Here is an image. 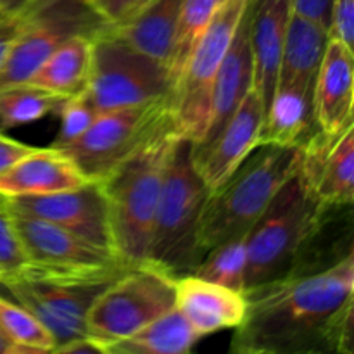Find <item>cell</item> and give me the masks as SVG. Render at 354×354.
<instances>
[{"mask_svg":"<svg viewBox=\"0 0 354 354\" xmlns=\"http://www.w3.org/2000/svg\"><path fill=\"white\" fill-rule=\"evenodd\" d=\"M313 127V90L277 85L265 113L259 145H301Z\"/></svg>","mask_w":354,"mask_h":354,"instance_id":"obj_23","label":"cell"},{"mask_svg":"<svg viewBox=\"0 0 354 354\" xmlns=\"http://www.w3.org/2000/svg\"><path fill=\"white\" fill-rule=\"evenodd\" d=\"M95 12L106 21L107 26L116 28L127 23L151 0H88Z\"/></svg>","mask_w":354,"mask_h":354,"instance_id":"obj_32","label":"cell"},{"mask_svg":"<svg viewBox=\"0 0 354 354\" xmlns=\"http://www.w3.org/2000/svg\"><path fill=\"white\" fill-rule=\"evenodd\" d=\"M37 0H0V9L7 14H23Z\"/></svg>","mask_w":354,"mask_h":354,"instance_id":"obj_37","label":"cell"},{"mask_svg":"<svg viewBox=\"0 0 354 354\" xmlns=\"http://www.w3.org/2000/svg\"><path fill=\"white\" fill-rule=\"evenodd\" d=\"M292 12V0H251L249 31H251L254 85L261 95L265 113L272 102L279 78V64L283 38Z\"/></svg>","mask_w":354,"mask_h":354,"instance_id":"obj_19","label":"cell"},{"mask_svg":"<svg viewBox=\"0 0 354 354\" xmlns=\"http://www.w3.org/2000/svg\"><path fill=\"white\" fill-rule=\"evenodd\" d=\"M175 308L192 325L199 337L235 330L248 310L244 292L201 279L194 273L176 277Z\"/></svg>","mask_w":354,"mask_h":354,"instance_id":"obj_17","label":"cell"},{"mask_svg":"<svg viewBox=\"0 0 354 354\" xmlns=\"http://www.w3.org/2000/svg\"><path fill=\"white\" fill-rule=\"evenodd\" d=\"M85 90L99 114L171 97L173 76L169 68L131 48L107 26L93 37Z\"/></svg>","mask_w":354,"mask_h":354,"instance_id":"obj_10","label":"cell"},{"mask_svg":"<svg viewBox=\"0 0 354 354\" xmlns=\"http://www.w3.org/2000/svg\"><path fill=\"white\" fill-rule=\"evenodd\" d=\"M9 211L33 268L86 273L128 266L113 251L99 248L73 232L10 207Z\"/></svg>","mask_w":354,"mask_h":354,"instance_id":"obj_12","label":"cell"},{"mask_svg":"<svg viewBox=\"0 0 354 354\" xmlns=\"http://www.w3.org/2000/svg\"><path fill=\"white\" fill-rule=\"evenodd\" d=\"M24 23V14H7L0 9V69Z\"/></svg>","mask_w":354,"mask_h":354,"instance_id":"obj_34","label":"cell"},{"mask_svg":"<svg viewBox=\"0 0 354 354\" xmlns=\"http://www.w3.org/2000/svg\"><path fill=\"white\" fill-rule=\"evenodd\" d=\"M330 37L354 48V0H332Z\"/></svg>","mask_w":354,"mask_h":354,"instance_id":"obj_33","label":"cell"},{"mask_svg":"<svg viewBox=\"0 0 354 354\" xmlns=\"http://www.w3.org/2000/svg\"><path fill=\"white\" fill-rule=\"evenodd\" d=\"M180 2L182 0H151L131 19L111 30L131 48L161 62L171 71Z\"/></svg>","mask_w":354,"mask_h":354,"instance_id":"obj_22","label":"cell"},{"mask_svg":"<svg viewBox=\"0 0 354 354\" xmlns=\"http://www.w3.org/2000/svg\"><path fill=\"white\" fill-rule=\"evenodd\" d=\"M35 149L37 147L16 140V138L7 137V135H3L2 131H0V173L6 171L12 162H16L17 159L26 156L28 152L35 151Z\"/></svg>","mask_w":354,"mask_h":354,"instance_id":"obj_36","label":"cell"},{"mask_svg":"<svg viewBox=\"0 0 354 354\" xmlns=\"http://www.w3.org/2000/svg\"><path fill=\"white\" fill-rule=\"evenodd\" d=\"M199 334L176 308L114 344L104 354H185L199 342Z\"/></svg>","mask_w":354,"mask_h":354,"instance_id":"obj_25","label":"cell"},{"mask_svg":"<svg viewBox=\"0 0 354 354\" xmlns=\"http://www.w3.org/2000/svg\"><path fill=\"white\" fill-rule=\"evenodd\" d=\"M220 2H221V0H220Z\"/></svg>","mask_w":354,"mask_h":354,"instance_id":"obj_39","label":"cell"},{"mask_svg":"<svg viewBox=\"0 0 354 354\" xmlns=\"http://www.w3.org/2000/svg\"><path fill=\"white\" fill-rule=\"evenodd\" d=\"M251 0H221L194 45L171 92V113L180 137L199 144L207 131L211 95L220 66Z\"/></svg>","mask_w":354,"mask_h":354,"instance_id":"obj_7","label":"cell"},{"mask_svg":"<svg viewBox=\"0 0 354 354\" xmlns=\"http://www.w3.org/2000/svg\"><path fill=\"white\" fill-rule=\"evenodd\" d=\"M0 328L24 354L55 351V341L47 327L17 301L0 297Z\"/></svg>","mask_w":354,"mask_h":354,"instance_id":"obj_28","label":"cell"},{"mask_svg":"<svg viewBox=\"0 0 354 354\" xmlns=\"http://www.w3.org/2000/svg\"><path fill=\"white\" fill-rule=\"evenodd\" d=\"M57 114L61 121H59L57 137L48 145L52 149H62L71 144V142H75L76 138L82 137L95 120L97 111L90 102L86 90H83V92L62 100Z\"/></svg>","mask_w":354,"mask_h":354,"instance_id":"obj_30","label":"cell"},{"mask_svg":"<svg viewBox=\"0 0 354 354\" xmlns=\"http://www.w3.org/2000/svg\"><path fill=\"white\" fill-rule=\"evenodd\" d=\"M169 131H176L171 97H162L140 106L99 113L82 137L59 151L66 152L86 178L99 182L144 145Z\"/></svg>","mask_w":354,"mask_h":354,"instance_id":"obj_8","label":"cell"},{"mask_svg":"<svg viewBox=\"0 0 354 354\" xmlns=\"http://www.w3.org/2000/svg\"><path fill=\"white\" fill-rule=\"evenodd\" d=\"M301 173L325 207H351L354 201V124L341 137L317 130L303 144Z\"/></svg>","mask_w":354,"mask_h":354,"instance_id":"obj_15","label":"cell"},{"mask_svg":"<svg viewBox=\"0 0 354 354\" xmlns=\"http://www.w3.org/2000/svg\"><path fill=\"white\" fill-rule=\"evenodd\" d=\"M3 199L10 209L57 225L99 248L113 251L106 201L97 182L47 196Z\"/></svg>","mask_w":354,"mask_h":354,"instance_id":"obj_13","label":"cell"},{"mask_svg":"<svg viewBox=\"0 0 354 354\" xmlns=\"http://www.w3.org/2000/svg\"><path fill=\"white\" fill-rule=\"evenodd\" d=\"M245 235L228 239V241L214 245L201 258V261L190 273L201 277V279L220 283V286L230 287L239 292H244L245 266H248Z\"/></svg>","mask_w":354,"mask_h":354,"instance_id":"obj_27","label":"cell"},{"mask_svg":"<svg viewBox=\"0 0 354 354\" xmlns=\"http://www.w3.org/2000/svg\"><path fill=\"white\" fill-rule=\"evenodd\" d=\"M0 69V88L26 83L45 59L78 35L95 37L107 24L88 0H37Z\"/></svg>","mask_w":354,"mask_h":354,"instance_id":"obj_11","label":"cell"},{"mask_svg":"<svg viewBox=\"0 0 354 354\" xmlns=\"http://www.w3.org/2000/svg\"><path fill=\"white\" fill-rule=\"evenodd\" d=\"M176 131L161 135L99 180L113 251L124 265L147 261L166 159Z\"/></svg>","mask_w":354,"mask_h":354,"instance_id":"obj_3","label":"cell"},{"mask_svg":"<svg viewBox=\"0 0 354 354\" xmlns=\"http://www.w3.org/2000/svg\"><path fill=\"white\" fill-rule=\"evenodd\" d=\"M328 209L317 199L299 169L245 235V289L292 273Z\"/></svg>","mask_w":354,"mask_h":354,"instance_id":"obj_4","label":"cell"},{"mask_svg":"<svg viewBox=\"0 0 354 354\" xmlns=\"http://www.w3.org/2000/svg\"><path fill=\"white\" fill-rule=\"evenodd\" d=\"M0 354H24L0 328Z\"/></svg>","mask_w":354,"mask_h":354,"instance_id":"obj_38","label":"cell"},{"mask_svg":"<svg viewBox=\"0 0 354 354\" xmlns=\"http://www.w3.org/2000/svg\"><path fill=\"white\" fill-rule=\"evenodd\" d=\"M263 123L265 106L258 88L252 85L216 137L206 147H194L197 171L209 192L216 190L258 147Z\"/></svg>","mask_w":354,"mask_h":354,"instance_id":"obj_14","label":"cell"},{"mask_svg":"<svg viewBox=\"0 0 354 354\" xmlns=\"http://www.w3.org/2000/svg\"><path fill=\"white\" fill-rule=\"evenodd\" d=\"M209 190L197 171L194 144L176 137L165 166L147 261L173 277L192 272L199 263L201 216Z\"/></svg>","mask_w":354,"mask_h":354,"instance_id":"obj_5","label":"cell"},{"mask_svg":"<svg viewBox=\"0 0 354 354\" xmlns=\"http://www.w3.org/2000/svg\"><path fill=\"white\" fill-rule=\"evenodd\" d=\"M330 31L297 12H290L277 85H297L313 90Z\"/></svg>","mask_w":354,"mask_h":354,"instance_id":"obj_21","label":"cell"},{"mask_svg":"<svg viewBox=\"0 0 354 354\" xmlns=\"http://www.w3.org/2000/svg\"><path fill=\"white\" fill-rule=\"evenodd\" d=\"M292 10L330 31L332 0H292Z\"/></svg>","mask_w":354,"mask_h":354,"instance_id":"obj_35","label":"cell"},{"mask_svg":"<svg viewBox=\"0 0 354 354\" xmlns=\"http://www.w3.org/2000/svg\"><path fill=\"white\" fill-rule=\"evenodd\" d=\"M93 37L78 35L59 45L26 83L62 97H71L86 88L92 68Z\"/></svg>","mask_w":354,"mask_h":354,"instance_id":"obj_24","label":"cell"},{"mask_svg":"<svg viewBox=\"0 0 354 354\" xmlns=\"http://www.w3.org/2000/svg\"><path fill=\"white\" fill-rule=\"evenodd\" d=\"M30 268L31 263L14 227L12 214L0 196V283L17 279Z\"/></svg>","mask_w":354,"mask_h":354,"instance_id":"obj_31","label":"cell"},{"mask_svg":"<svg viewBox=\"0 0 354 354\" xmlns=\"http://www.w3.org/2000/svg\"><path fill=\"white\" fill-rule=\"evenodd\" d=\"M254 85V61H252L251 31H249V7L239 26L237 35L220 66L211 95V114L207 131L196 149H203L213 140L225 123L242 102L249 88Z\"/></svg>","mask_w":354,"mask_h":354,"instance_id":"obj_20","label":"cell"},{"mask_svg":"<svg viewBox=\"0 0 354 354\" xmlns=\"http://www.w3.org/2000/svg\"><path fill=\"white\" fill-rule=\"evenodd\" d=\"M220 0H182L180 2L178 28H176L175 50H173L171 76L173 85L185 66L194 45L209 24Z\"/></svg>","mask_w":354,"mask_h":354,"instance_id":"obj_29","label":"cell"},{"mask_svg":"<svg viewBox=\"0 0 354 354\" xmlns=\"http://www.w3.org/2000/svg\"><path fill=\"white\" fill-rule=\"evenodd\" d=\"M175 283L176 277L149 261L131 266L113 280L86 315V334L100 354L173 310Z\"/></svg>","mask_w":354,"mask_h":354,"instance_id":"obj_9","label":"cell"},{"mask_svg":"<svg viewBox=\"0 0 354 354\" xmlns=\"http://www.w3.org/2000/svg\"><path fill=\"white\" fill-rule=\"evenodd\" d=\"M237 354H353V252L322 270L289 273L245 289Z\"/></svg>","mask_w":354,"mask_h":354,"instance_id":"obj_1","label":"cell"},{"mask_svg":"<svg viewBox=\"0 0 354 354\" xmlns=\"http://www.w3.org/2000/svg\"><path fill=\"white\" fill-rule=\"evenodd\" d=\"M353 50L330 37L313 85L315 127L328 138H337L353 127Z\"/></svg>","mask_w":354,"mask_h":354,"instance_id":"obj_16","label":"cell"},{"mask_svg":"<svg viewBox=\"0 0 354 354\" xmlns=\"http://www.w3.org/2000/svg\"><path fill=\"white\" fill-rule=\"evenodd\" d=\"M57 95L31 83L2 86L0 88V130L24 127L35 123L52 113H57L62 100Z\"/></svg>","mask_w":354,"mask_h":354,"instance_id":"obj_26","label":"cell"},{"mask_svg":"<svg viewBox=\"0 0 354 354\" xmlns=\"http://www.w3.org/2000/svg\"><path fill=\"white\" fill-rule=\"evenodd\" d=\"M301 145H258L242 165L209 192L201 216L199 254L228 239L245 235L273 197L301 169ZM201 261V259H199Z\"/></svg>","mask_w":354,"mask_h":354,"instance_id":"obj_2","label":"cell"},{"mask_svg":"<svg viewBox=\"0 0 354 354\" xmlns=\"http://www.w3.org/2000/svg\"><path fill=\"white\" fill-rule=\"evenodd\" d=\"M131 266L102 272H52L31 266L26 273L2 282L10 296L47 327L55 351L86 339V315L99 294Z\"/></svg>","mask_w":354,"mask_h":354,"instance_id":"obj_6","label":"cell"},{"mask_svg":"<svg viewBox=\"0 0 354 354\" xmlns=\"http://www.w3.org/2000/svg\"><path fill=\"white\" fill-rule=\"evenodd\" d=\"M92 180L66 152L37 147L0 173V196L30 197L80 189Z\"/></svg>","mask_w":354,"mask_h":354,"instance_id":"obj_18","label":"cell"}]
</instances>
